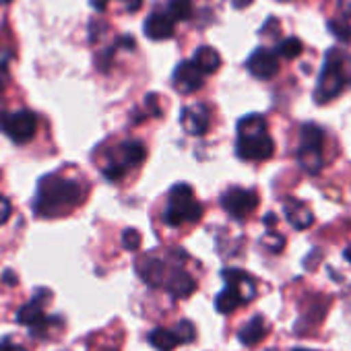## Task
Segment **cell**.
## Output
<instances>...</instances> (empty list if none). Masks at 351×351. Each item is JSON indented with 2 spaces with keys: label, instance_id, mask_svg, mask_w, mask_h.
Returning <instances> with one entry per match:
<instances>
[{
  "label": "cell",
  "instance_id": "obj_1",
  "mask_svg": "<svg viewBox=\"0 0 351 351\" xmlns=\"http://www.w3.org/2000/svg\"><path fill=\"white\" fill-rule=\"evenodd\" d=\"M83 201H85V189L79 182L66 180L58 173H48L38 182L34 213L44 219L62 217L75 211Z\"/></svg>",
  "mask_w": 351,
  "mask_h": 351
},
{
  "label": "cell",
  "instance_id": "obj_2",
  "mask_svg": "<svg viewBox=\"0 0 351 351\" xmlns=\"http://www.w3.org/2000/svg\"><path fill=\"white\" fill-rule=\"evenodd\" d=\"M236 153L244 161H265L275 153V143L267 132V120L261 114L244 116L238 122Z\"/></svg>",
  "mask_w": 351,
  "mask_h": 351
},
{
  "label": "cell",
  "instance_id": "obj_3",
  "mask_svg": "<svg viewBox=\"0 0 351 351\" xmlns=\"http://www.w3.org/2000/svg\"><path fill=\"white\" fill-rule=\"evenodd\" d=\"M203 217V205L195 199V191L186 182H178L167 197L163 221L169 228H180L184 223H197Z\"/></svg>",
  "mask_w": 351,
  "mask_h": 351
},
{
  "label": "cell",
  "instance_id": "obj_4",
  "mask_svg": "<svg viewBox=\"0 0 351 351\" xmlns=\"http://www.w3.org/2000/svg\"><path fill=\"white\" fill-rule=\"evenodd\" d=\"M345 81H349V69H345V56L332 48L326 52L324 62H322V71L318 77L316 91H314L316 104H326V101L335 99L343 91Z\"/></svg>",
  "mask_w": 351,
  "mask_h": 351
},
{
  "label": "cell",
  "instance_id": "obj_5",
  "mask_svg": "<svg viewBox=\"0 0 351 351\" xmlns=\"http://www.w3.org/2000/svg\"><path fill=\"white\" fill-rule=\"evenodd\" d=\"M324 130L316 124H304L300 130L298 161L304 171L318 173L324 165Z\"/></svg>",
  "mask_w": 351,
  "mask_h": 351
},
{
  "label": "cell",
  "instance_id": "obj_6",
  "mask_svg": "<svg viewBox=\"0 0 351 351\" xmlns=\"http://www.w3.org/2000/svg\"><path fill=\"white\" fill-rule=\"evenodd\" d=\"M0 130H3L13 143L25 145L38 132V116L29 110L3 112L0 114Z\"/></svg>",
  "mask_w": 351,
  "mask_h": 351
},
{
  "label": "cell",
  "instance_id": "obj_7",
  "mask_svg": "<svg viewBox=\"0 0 351 351\" xmlns=\"http://www.w3.org/2000/svg\"><path fill=\"white\" fill-rule=\"evenodd\" d=\"M52 293L48 289H38L34 302L25 304L19 312H17V320L25 326L32 328V335H44V330L52 324V318H48L44 314V302L50 300Z\"/></svg>",
  "mask_w": 351,
  "mask_h": 351
},
{
  "label": "cell",
  "instance_id": "obj_8",
  "mask_svg": "<svg viewBox=\"0 0 351 351\" xmlns=\"http://www.w3.org/2000/svg\"><path fill=\"white\" fill-rule=\"evenodd\" d=\"M221 207L234 219H244V217H248L250 213L256 211L258 195H256V191L234 186V189H230V191H226L221 195Z\"/></svg>",
  "mask_w": 351,
  "mask_h": 351
},
{
  "label": "cell",
  "instance_id": "obj_9",
  "mask_svg": "<svg viewBox=\"0 0 351 351\" xmlns=\"http://www.w3.org/2000/svg\"><path fill=\"white\" fill-rule=\"evenodd\" d=\"M246 69L250 71L252 77L261 81H269L279 73V56L267 48H256L246 60Z\"/></svg>",
  "mask_w": 351,
  "mask_h": 351
},
{
  "label": "cell",
  "instance_id": "obj_10",
  "mask_svg": "<svg viewBox=\"0 0 351 351\" xmlns=\"http://www.w3.org/2000/svg\"><path fill=\"white\" fill-rule=\"evenodd\" d=\"M173 85L180 93L189 95V93L199 91L205 85V75L195 64V60H184L173 71Z\"/></svg>",
  "mask_w": 351,
  "mask_h": 351
},
{
  "label": "cell",
  "instance_id": "obj_11",
  "mask_svg": "<svg viewBox=\"0 0 351 351\" xmlns=\"http://www.w3.org/2000/svg\"><path fill=\"white\" fill-rule=\"evenodd\" d=\"M180 122H182V128H184L191 136H203V134H207V130H209V126H211L209 108L203 106V104L189 106V108L182 110Z\"/></svg>",
  "mask_w": 351,
  "mask_h": 351
},
{
  "label": "cell",
  "instance_id": "obj_12",
  "mask_svg": "<svg viewBox=\"0 0 351 351\" xmlns=\"http://www.w3.org/2000/svg\"><path fill=\"white\" fill-rule=\"evenodd\" d=\"M145 36L153 42H163L169 40L176 32V21L165 13V11H155L145 19Z\"/></svg>",
  "mask_w": 351,
  "mask_h": 351
},
{
  "label": "cell",
  "instance_id": "obj_13",
  "mask_svg": "<svg viewBox=\"0 0 351 351\" xmlns=\"http://www.w3.org/2000/svg\"><path fill=\"white\" fill-rule=\"evenodd\" d=\"M110 159L120 163L124 169L138 167L147 159V147L141 141H126V143L118 145V149H114Z\"/></svg>",
  "mask_w": 351,
  "mask_h": 351
},
{
  "label": "cell",
  "instance_id": "obj_14",
  "mask_svg": "<svg viewBox=\"0 0 351 351\" xmlns=\"http://www.w3.org/2000/svg\"><path fill=\"white\" fill-rule=\"evenodd\" d=\"M221 275H223L226 285H230L242 298L244 304H248V302L254 300V295H256V283H254V279L248 273H244L240 269H226Z\"/></svg>",
  "mask_w": 351,
  "mask_h": 351
},
{
  "label": "cell",
  "instance_id": "obj_15",
  "mask_svg": "<svg viewBox=\"0 0 351 351\" xmlns=\"http://www.w3.org/2000/svg\"><path fill=\"white\" fill-rule=\"evenodd\" d=\"M165 287L173 298H191L197 289V281L182 269H176L165 277Z\"/></svg>",
  "mask_w": 351,
  "mask_h": 351
},
{
  "label": "cell",
  "instance_id": "obj_16",
  "mask_svg": "<svg viewBox=\"0 0 351 351\" xmlns=\"http://www.w3.org/2000/svg\"><path fill=\"white\" fill-rule=\"evenodd\" d=\"M138 275L141 279L151 285V287H159L165 283V277H167V271H165V265L163 261L159 258H151V256H145L141 263H138Z\"/></svg>",
  "mask_w": 351,
  "mask_h": 351
},
{
  "label": "cell",
  "instance_id": "obj_17",
  "mask_svg": "<svg viewBox=\"0 0 351 351\" xmlns=\"http://www.w3.org/2000/svg\"><path fill=\"white\" fill-rule=\"evenodd\" d=\"M283 211H285L287 221H289L295 230H306V228H310L312 221H314L312 211H310L308 205H304L302 201L287 199V201L283 203Z\"/></svg>",
  "mask_w": 351,
  "mask_h": 351
},
{
  "label": "cell",
  "instance_id": "obj_18",
  "mask_svg": "<svg viewBox=\"0 0 351 351\" xmlns=\"http://www.w3.org/2000/svg\"><path fill=\"white\" fill-rule=\"evenodd\" d=\"M267 330H269V328H267L265 318H263V316H254V318H250V320L240 328L238 339H240L242 345L252 347V345L261 343V341L267 337Z\"/></svg>",
  "mask_w": 351,
  "mask_h": 351
},
{
  "label": "cell",
  "instance_id": "obj_19",
  "mask_svg": "<svg viewBox=\"0 0 351 351\" xmlns=\"http://www.w3.org/2000/svg\"><path fill=\"white\" fill-rule=\"evenodd\" d=\"M195 64L201 69L203 75H211V73H215L221 66V56H219V52L215 48L203 46L195 54Z\"/></svg>",
  "mask_w": 351,
  "mask_h": 351
},
{
  "label": "cell",
  "instance_id": "obj_20",
  "mask_svg": "<svg viewBox=\"0 0 351 351\" xmlns=\"http://www.w3.org/2000/svg\"><path fill=\"white\" fill-rule=\"evenodd\" d=\"M149 343L157 351H173L178 345H182L178 335H176V330H169V328H155V330H151Z\"/></svg>",
  "mask_w": 351,
  "mask_h": 351
},
{
  "label": "cell",
  "instance_id": "obj_21",
  "mask_svg": "<svg viewBox=\"0 0 351 351\" xmlns=\"http://www.w3.org/2000/svg\"><path fill=\"white\" fill-rule=\"evenodd\" d=\"M242 304H244L242 298H240L230 285H226V289L215 298V308H217L219 314H232V312L238 310Z\"/></svg>",
  "mask_w": 351,
  "mask_h": 351
},
{
  "label": "cell",
  "instance_id": "obj_22",
  "mask_svg": "<svg viewBox=\"0 0 351 351\" xmlns=\"http://www.w3.org/2000/svg\"><path fill=\"white\" fill-rule=\"evenodd\" d=\"M165 13L173 21H189L193 17V0H167Z\"/></svg>",
  "mask_w": 351,
  "mask_h": 351
},
{
  "label": "cell",
  "instance_id": "obj_23",
  "mask_svg": "<svg viewBox=\"0 0 351 351\" xmlns=\"http://www.w3.org/2000/svg\"><path fill=\"white\" fill-rule=\"evenodd\" d=\"M328 32L343 44H351V23L341 17V19H330L328 21Z\"/></svg>",
  "mask_w": 351,
  "mask_h": 351
},
{
  "label": "cell",
  "instance_id": "obj_24",
  "mask_svg": "<svg viewBox=\"0 0 351 351\" xmlns=\"http://www.w3.org/2000/svg\"><path fill=\"white\" fill-rule=\"evenodd\" d=\"M302 42L298 40V38H287V40H283L277 48H275V54L277 56H281V58H298L300 54H302Z\"/></svg>",
  "mask_w": 351,
  "mask_h": 351
},
{
  "label": "cell",
  "instance_id": "obj_25",
  "mask_svg": "<svg viewBox=\"0 0 351 351\" xmlns=\"http://www.w3.org/2000/svg\"><path fill=\"white\" fill-rule=\"evenodd\" d=\"M108 3H110V0H91V7L95 11H106L108 9ZM118 3L122 5V9L126 13H136L143 7V0H118Z\"/></svg>",
  "mask_w": 351,
  "mask_h": 351
},
{
  "label": "cell",
  "instance_id": "obj_26",
  "mask_svg": "<svg viewBox=\"0 0 351 351\" xmlns=\"http://www.w3.org/2000/svg\"><path fill=\"white\" fill-rule=\"evenodd\" d=\"M101 171H104L106 178H108V180H112V182H118V180H122V178H124V173H126V169H124L120 163H116L114 159H110V157H108L106 165L101 167Z\"/></svg>",
  "mask_w": 351,
  "mask_h": 351
},
{
  "label": "cell",
  "instance_id": "obj_27",
  "mask_svg": "<svg viewBox=\"0 0 351 351\" xmlns=\"http://www.w3.org/2000/svg\"><path fill=\"white\" fill-rule=\"evenodd\" d=\"M176 335H178L180 343H193L197 339V328L191 320H180L178 328H176Z\"/></svg>",
  "mask_w": 351,
  "mask_h": 351
},
{
  "label": "cell",
  "instance_id": "obj_28",
  "mask_svg": "<svg viewBox=\"0 0 351 351\" xmlns=\"http://www.w3.org/2000/svg\"><path fill=\"white\" fill-rule=\"evenodd\" d=\"M138 246H141V234L136 230H124L122 248L128 250V252H134V250H138Z\"/></svg>",
  "mask_w": 351,
  "mask_h": 351
},
{
  "label": "cell",
  "instance_id": "obj_29",
  "mask_svg": "<svg viewBox=\"0 0 351 351\" xmlns=\"http://www.w3.org/2000/svg\"><path fill=\"white\" fill-rule=\"evenodd\" d=\"M263 244H265L271 252H281L283 246H285V240H283V236H279V234H267V236L263 238Z\"/></svg>",
  "mask_w": 351,
  "mask_h": 351
},
{
  "label": "cell",
  "instance_id": "obj_30",
  "mask_svg": "<svg viewBox=\"0 0 351 351\" xmlns=\"http://www.w3.org/2000/svg\"><path fill=\"white\" fill-rule=\"evenodd\" d=\"M11 213H13V205L7 197L0 195V226H5L9 219H11Z\"/></svg>",
  "mask_w": 351,
  "mask_h": 351
},
{
  "label": "cell",
  "instance_id": "obj_31",
  "mask_svg": "<svg viewBox=\"0 0 351 351\" xmlns=\"http://www.w3.org/2000/svg\"><path fill=\"white\" fill-rule=\"evenodd\" d=\"M0 351H27V349L21 347V345L11 343V339H3V341H0Z\"/></svg>",
  "mask_w": 351,
  "mask_h": 351
},
{
  "label": "cell",
  "instance_id": "obj_32",
  "mask_svg": "<svg viewBox=\"0 0 351 351\" xmlns=\"http://www.w3.org/2000/svg\"><path fill=\"white\" fill-rule=\"evenodd\" d=\"M3 283H7L9 287H13V285H17V283H19V279H17V275L9 269V271H5V273H3Z\"/></svg>",
  "mask_w": 351,
  "mask_h": 351
},
{
  "label": "cell",
  "instance_id": "obj_33",
  "mask_svg": "<svg viewBox=\"0 0 351 351\" xmlns=\"http://www.w3.org/2000/svg\"><path fill=\"white\" fill-rule=\"evenodd\" d=\"M147 106L153 108V116H161V108L157 106V95H147Z\"/></svg>",
  "mask_w": 351,
  "mask_h": 351
},
{
  "label": "cell",
  "instance_id": "obj_34",
  "mask_svg": "<svg viewBox=\"0 0 351 351\" xmlns=\"http://www.w3.org/2000/svg\"><path fill=\"white\" fill-rule=\"evenodd\" d=\"M232 5H234L236 9H246V7L252 5V0H232Z\"/></svg>",
  "mask_w": 351,
  "mask_h": 351
},
{
  "label": "cell",
  "instance_id": "obj_35",
  "mask_svg": "<svg viewBox=\"0 0 351 351\" xmlns=\"http://www.w3.org/2000/svg\"><path fill=\"white\" fill-rule=\"evenodd\" d=\"M265 223H267V226H273V223H277V219H275V215H271V213H269V215L265 217Z\"/></svg>",
  "mask_w": 351,
  "mask_h": 351
},
{
  "label": "cell",
  "instance_id": "obj_36",
  "mask_svg": "<svg viewBox=\"0 0 351 351\" xmlns=\"http://www.w3.org/2000/svg\"><path fill=\"white\" fill-rule=\"evenodd\" d=\"M13 0H0V5H11Z\"/></svg>",
  "mask_w": 351,
  "mask_h": 351
},
{
  "label": "cell",
  "instance_id": "obj_37",
  "mask_svg": "<svg viewBox=\"0 0 351 351\" xmlns=\"http://www.w3.org/2000/svg\"><path fill=\"white\" fill-rule=\"evenodd\" d=\"M349 85H351V60H349Z\"/></svg>",
  "mask_w": 351,
  "mask_h": 351
},
{
  "label": "cell",
  "instance_id": "obj_38",
  "mask_svg": "<svg viewBox=\"0 0 351 351\" xmlns=\"http://www.w3.org/2000/svg\"><path fill=\"white\" fill-rule=\"evenodd\" d=\"M293 351H314V349H293Z\"/></svg>",
  "mask_w": 351,
  "mask_h": 351
},
{
  "label": "cell",
  "instance_id": "obj_39",
  "mask_svg": "<svg viewBox=\"0 0 351 351\" xmlns=\"http://www.w3.org/2000/svg\"><path fill=\"white\" fill-rule=\"evenodd\" d=\"M0 93H3V83H0Z\"/></svg>",
  "mask_w": 351,
  "mask_h": 351
}]
</instances>
